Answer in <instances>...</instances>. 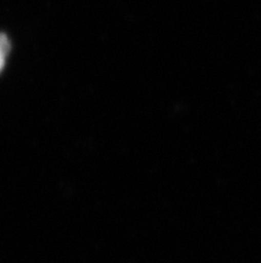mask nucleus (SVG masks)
<instances>
[{
	"instance_id": "f257e3e1",
	"label": "nucleus",
	"mask_w": 261,
	"mask_h": 263,
	"mask_svg": "<svg viewBox=\"0 0 261 263\" xmlns=\"http://www.w3.org/2000/svg\"><path fill=\"white\" fill-rule=\"evenodd\" d=\"M10 51V44H8V39L3 35H0V71L4 67L6 63L7 53Z\"/></svg>"
}]
</instances>
